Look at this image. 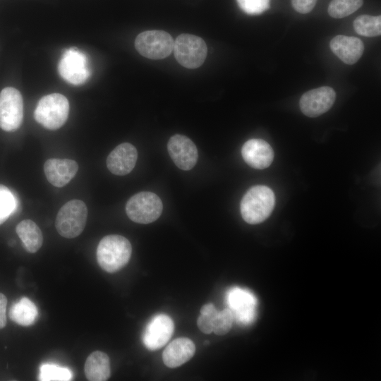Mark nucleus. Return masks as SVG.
Here are the masks:
<instances>
[{"label":"nucleus","instance_id":"1","mask_svg":"<svg viewBox=\"0 0 381 381\" xmlns=\"http://www.w3.org/2000/svg\"><path fill=\"white\" fill-rule=\"evenodd\" d=\"M274 205L275 196L272 189L266 186H255L242 198L241 214L247 223L257 224L269 217Z\"/></svg>","mask_w":381,"mask_h":381},{"label":"nucleus","instance_id":"2","mask_svg":"<svg viewBox=\"0 0 381 381\" xmlns=\"http://www.w3.org/2000/svg\"><path fill=\"white\" fill-rule=\"evenodd\" d=\"M132 253L130 241L120 235L103 237L97 248V259L100 267L109 273L122 269L129 261Z\"/></svg>","mask_w":381,"mask_h":381},{"label":"nucleus","instance_id":"3","mask_svg":"<svg viewBox=\"0 0 381 381\" xmlns=\"http://www.w3.org/2000/svg\"><path fill=\"white\" fill-rule=\"evenodd\" d=\"M68 113L67 98L61 94L52 93L40 99L34 111V117L45 128L56 130L65 123Z\"/></svg>","mask_w":381,"mask_h":381},{"label":"nucleus","instance_id":"4","mask_svg":"<svg viewBox=\"0 0 381 381\" xmlns=\"http://www.w3.org/2000/svg\"><path fill=\"white\" fill-rule=\"evenodd\" d=\"M87 218V208L80 200H71L59 210L56 217L55 226L63 237L73 238L83 231Z\"/></svg>","mask_w":381,"mask_h":381},{"label":"nucleus","instance_id":"5","mask_svg":"<svg viewBox=\"0 0 381 381\" xmlns=\"http://www.w3.org/2000/svg\"><path fill=\"white\" fill-rule=\"evenodd\" d=\"M163 205L154 193L142 191L130 198L126 205V212L132 221L149 224L157 220L162 214Z\"/></svg>","mask_w":381,"mask_h":381},{"label":"nucleus","instance_id":"6","mask_svg":"<svg viewBox=\"0 0 381 381\" xmlns=\"http://www.w3.org/2000/svg\"><path fill=\"white\" fill-rule=\"evenodd\" d=\"M173 51L176 61L187 68L200 67L207 54V47L200 37L181 34L174 42Z\"/></svg>","mask_w":381,"mask_h":381},{"label":"nucleus","instance_id":"7","mask_svg":"<svg viewBox=\"0 0 381 381\" xmlns=\"http://www.w3.org/2000/svg\"><path fill=\"white\" fill-rule=\"evenodd\" d=\"M174 40L164 30H146L135 38V47L140 54L150 59H162L173 51Z\"/></svg>","mask_w":381,"mask_h":381},{"label":"nucleus","instance_id":"8","mask_svg":"<svg viewBox=\"0 0 381 381\" xmlns=\"http://www.w3.org/2000/svg\"><path fill=\"white\" fill-rule=\"evenodd\" d=\"M23 119V102L20 92L7 87L0 92V128L8 132L16 131Z\"/></svg>","mask_w":381,"mask_h":381},{"label":"nucleus","instance_id":"9","mask_svg":"<svg viewBox=\"0 0 381 381\" xmlns=\"http://www.w3.org/2000/svg\"><path fill=\"white\" fill-rule=\"evenodd\" d=\"M60 75L73 85H81L90 77L88 59L82 51L70 48L62 54L58 66Z\"/></svg>","mask_w":381,"mask_h":381},{"label":"nucleus","instance_id":"10","mask_svg":"<svg viewBox=\"0 0 381 381\" xmlns=\"http://www.w3.org/2000/svg\"><path fill=\"white\" fill-rule=\"evenodd\" d=\"M226 301L238 323L247 325L254 321L256 317L257 298L250 291L233 287L227 291Z\"/></svg>","mask_w":381,"mask_h":381},{"label":"nucleus","instance_id":"11","mask_svg":"<svg viewBox=\"0 0 381 381\" xmlns=\"http://www.w3.org/2000/svg\"><path fill=\"white\" fill-rule=\"evenodd\" d=\"M174 331L172 319L166 314H157L152 318L145 328L143 334L144 346L150 351L157 350L168 342Z\"/></svg>","mask_w":381,"mask_h":381},{"label":"nucleus","instance_id":"12","mask_svg":"<svg viewBox=\"0 0 381 381\" xmlns=\"http://www.w3.org/2000/svg\"><path fill=\"white\" fill-rule=\"evenodd\" d=\"M336 92L329 86L310 90L303 94L300 109L308 117H317L327 111L334 103Z\"/></svg>","mask_w":381,"mask_h":381},{"label":"nucleus","instance_id":"13","mask_svg":"<svg viewBox=\"0 0 381 381\" xmlns=\"http://www.w3.org/2000/svg\"><path fill=\"white\" fill-rule=\"evenodd\" d=\"M168 152L177 167L182 170L191 169L198 160V150L194 143L188 137L176 134L167 144Z\"/></svg>","mask_w":381,"mask_h":381},{"label":"nucleus","instance_id":"14","mask_svg":"<svg viewBox=\"0 0 381 381\" xmlns=\"http://www.w3.org/2000/svg\"><path fill=\"white\" fill-rule=\"evenodd\" d=\"M241 155L250 167L263 169L270 166L274 153L270 144L264 140L250 139L243 144Z\"/></svg>","mask_w":381,"mask_h":381},{"label":"nucleus","instance_id":"15","mask_svg":"<svg viewBox=\"0 0 381 381\" xmlns=\"http://www.w3.org/2000/svg\"><path fill=\"white\" fill-rule=\"evenodd\" d=\"M138 158V152L134 145L123 143L117 145L107 158V167L112 174L124 176L134 168Z\"/></svg>","mask_w":381,"mask_h":381},{"label":"nucleus","instance_id":"16","mask_svg":"<svg viewBox=\"0 0 381 381\" xmlns=\"http://www.w3.org/2000/svg\"><path fill=\"white\" fill-rule=\"evenodd\" d=\"M78 165L69 159H47L44 164V172L48 181L56 187L66 186L76 174Z\"/></svg>","mask_w":381,"mask_h":381},{"label":"nucleus","instance_id":"17","mask_svg":"<svg viewBox=\"0 0 381 381\" xmlns=\"http://www.w3.org/2000/svg\"><path fill=\"white\" fill-rule=\"evenodd\" d=\"M329 47L332 52L348 65L356 64L364 51L363 42L353 36L337 35L331 40Z\"/></svg>","mask_w":381,"mask_h":381},{"label":"nucleus","instance_id":"18","mask_svg":"<svg viewBox=\"0 0 381 381\" xmlns=\"http://www.w3.org/2000/svg\"><path fill=\"white\" fill-rule=\"evenodd\" d=\"M195 351L193 341L187 337L173 340L162 353L164 363L169 368L179 367L189 361Z\"/></svg>","mask_w":381,"mask_h":381},{"label":"nucleus","instance_id":"19","mask_svg":"<svg viewBox=\"0 0 381 381\" xmlns=\"http://www.w3.org/2000/svg\"><path fill=\"white\" fill-rule=\"evenodd\" d=\"M85 374L88 380L104 381L111 375L109 358L101 351L91 353L85 363Z\"/></svg>","mask_w":381,"mask_h":381},{"label":"nucleus","instance_id":"20","mask_svg":"<svg viewBox=\"0 0 381 381\" xmlns=\"http://www.w3.org/2000/svg\"><path fill=\"white\" fill-rule=\"evenodd\" d=\"M16 231L28 252L34 253L41 248L43 243L42 233L33 221L30 219L21 221L17 225Z\"/></svg>","mask_w":381,"mask_h":381},{"label":"nucleus","instance_id":"21","mask_svg":"<svg viewBox=\"0 0 381 381\" xmlns=\"http://www.w3.org/2000/svg\"><path fill=\"white\" fill-rule=\"evenodd\" d=\"M37 314L35 304L26 297H23L14 303L9 310L11 320L21 326H30L34 324Z\"/></svg>","mask_w":381,"mask_h":381},{"label":"nucleus","instance_id":"22","mask_svg":"<svg viewBox=\"0 0 381 381\" xmlns=\"http://www.w3.org/2000/svg\"><path fill=\"white\" fill-rule=\"evenodd\" d=\"M356 32L365 37H376L381 34V16L361 15L353 21Z\"/></svg>","mask_w":381,"mask_h":381},{"label":"nucleus","instance_id":"23","mask_svg":"<svg viewBox=\"0 0 381 381\" xmlns=\"http://www.w3.org/2000/svg\"><path fill=\"white\" fill-rule=\"evenodd\" d=\"M363 4V0H331L327 11L332 18H342L354 13Z\"/></svg>","mask_w":381,"mask_h":381},{"label":"nucleus","instance_id":"24","mask_svg":"<svg viewBox=\"0 0 381 381\" xmlns=\"http://www.w3.org/2000/svg\"><path fill=\"white\" fill-rule=\"evenodd\" d=\"M18 207L16 196L6 186L0 184V225L13 214Z\"/></svg>","mask_w":381,"mask_h":381},{"label":"nucleus","instance_id":"25","mask_svg":"<svg viewBox=\"0 0 381 381\" xmlns=\"http://www.w3.org/2000/svg\"><path fill=\"white\" fill-rule=\"evenodd\" d=\"M72 378L71 371L55 364H43L40 367L39 380L42 381H68Z\"/></svg>","mask_w":381,"mask_h":381},{"label":"nucleus","instance_id":"26","mask_svg":"<svg viewBox=\"0 0 381 381\" xmlns=\"http://www.w3.org/2000/svg\"><path fill=\"white\" fill-rule=\"evenodd\" d=\"M234 321L233 312L228 308L217 312L213 320V332L217 335H224L231 328Z\"/></svg>","mask_w":381,"mask_h":381},{"label":"nucleus","instance_id":"27","mask_svg":"<svg viewBox=\"0 0 381 381\" xmlns=\"http://www.w3.org/2000/svg\"><path fill=\"white\" fill-rule=\"evenodd\" d=\"M217 310L210 303L204 305L200 310V315L197 320V325L201 332L210 334L213 332V320Z\"/></svg>","mask_w":381,"mask_h":381},{"label":"nucleus","instance_id":"28","mask_svg":"<svg viewBox=\"0 0 381 381\" xmlns=\"http://www.w3.org/2000/svg\"><path fill=\"white\" fill-rule=\"evenodd\" d=\"M240 8L249 15H259L267 11L270 0H236Z\"/></svg>","mask_w":381,"mask_h":381},{"label":"nucleus","instance_id":"29","mask_svg":"<svg viewBox=\"0 0 381 381\" xmlns=\"http://www.w3.org/2000/svg\"><path fill=\"white\" fill-rule=\"evenodd\" d=\"M317 0H291L294 8L298 13L306 14L310 12Z\"/></svg>","mask_w":381,"mask_h":381},{"label":"nucleus","instance_id":"30","mask_svg":"<svg viewBox=\"0 0 381 381\" xmlns=\"http://www.w3.org/2000/svg\"><path fill=\"white\" fill-rule=\"evenodd\" d=\"M6 306L7 298L6 296L0 293V329L4 328L6 325Z\"/></svg>","mask_w":381,"mask_h":381}]
</instances>
